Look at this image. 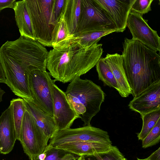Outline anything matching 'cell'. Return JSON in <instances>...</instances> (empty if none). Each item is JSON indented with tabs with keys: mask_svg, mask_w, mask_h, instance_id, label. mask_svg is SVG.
Listing matches in <instances>:
<instances>
[{
	"mask_svg": "<svg viewBox=\"0 0 160 160\" xmlns=\"http://www.w3.org/2000/svg\"><path fill=\"white\" fill-rule=\"evenodd\" d=\"M137 160H150L149 159H148V158H146L143 159H139V158H137Z\"/></svg>",
	"mask_w": 160,
	"mask_h": 160,
	"instance_id": "36",
	"label": "cell"
},
{
	"mask_svg": "<svg viewBox=\"0 0 160 160\" xmlns=\"http://www.w3.org/2000/svg\"><path fill=\"white\" fill-rule=\"evenodd\" d=\"M112 146V144L98 142H79L63 143L49 148H56L80 156L94 157L97 154L108 152Z\"/></svg>",
	"mask_w": 160,
	"mask_h": 160,
	"instance_id": "14",
	"label": "cell"
},
{
	"mask_svg": "<svg viewBox=\"0 0 160 160\" xmlns=\"http://www.w3.org/2000/svg\"><path fill=\"white\" fill-rule=\"evenodd\" d=\"M9 106L17 140L19 141L23 116L26 109L24 101L20 98L13 99L10 101Z\"/></svg>",
	"mask_w": 160,
	"mask_h": 160,
	"instance_id": "21",
	"label": "cell"
},
{
	"mask_svg": "<svg viewBox=\"0 0 160 160\" xmlns=\"http://www.w3.org/2000/svg\"><path fill=\"white\" fill-rule=\"evenodd\" d=\"M123 65L133 98L160 80V56L139 41L125 38Z\"/></svg>",
	"mask_w": 160,
	"mask_h": 160,
	"instance_id": "2",
	"label": "cell"
},
{
	"mask_svg": "<svg viewBox=\"0 0 160 160\" xmlns=\"http://www.w3.org/2000/svg\"><path fill=\"white\" fill-rule=\"evenodd\" d=\"M76 160H86L84 156H80Z\"/></svg>",
	"mask_w": 160,
	"mask_h": 160,
	"instance_id": "35",
	"label": "cell"
},
{
	"mask_svg": "<svg viewBox=\"0 0 160 160\" xmlns=\"http://www.w3.org/2000/svg\"><path fill=\"white\" fill-rule=\"evenodd\" d=\"M160 140V118L154 128L142 141V147L146 148L158 144Z\"/></svg>",
	"mask_w": 160,
	"mask_h": 160,
	"instance_id": "25",
	"label": "cell"
},
{
	"mask_svg": "<svg viewBox=\"0 0 160 160\" xmlns=\"http://www.w3.org/2000/svg\"><path fill=\"white\" fill-rule=\"evenodd\" d=\"M142 126L141 132L138 134L139 140H142L152 130L160 118V108L141 115Z\"/></svg>",
	"mask_w": 160,
	"mask_h": 160,
	"instance_id": "24",
	"label": "cell"
},
{
	"mask_svg": "<svg viewBox=\"0 0 160 160\" xmlns=\"http://www.w3.org/2000/svg\"><path fill=\"white\" fill-rule=\"evenodd\" d=\"M76 158L72 153H68L65 154L61 160H76Z\"/></svg>",
	"mask_w": 160,
	"mask_h": 160,
	"instance_id": "33",
	"label": "cell"
},
{
	"mask_svg": "<svg viewBox=\"0 0 160 160\" xmlns=\"http://www.w3.org/2000/svg\"><path fill=\"white\" fill-rule=\"evenodd\" d=\"M17 140L10 106L0 116V153L7 154L13 149Z\"/></svg>",
	"mask_w": 160,
	"mask_h": 160,
	"instance_id": "15",
	"label": "cell"
},
{
	"mask_svg": "<svg viewBox=\"0 0 160 160\" xmlns=\"http://www.w3.org/2000/svg\"><path fill=\"white\" fill-rule=\"evenodd\" d=\"M66 0H53L49 24L54 26L60 18Z\"/></svg>",
	"mask_w": 160,
	"mask_h": 160,
	"instance_id": "28",
	"label": "cell"
},
{
	"mask_svg": "<svg viewBox=\"0 0 160 160\" xmlns=\"http://www.w3.org/2000/svg\"><path fill=\"white\" fill-rule=\"evenodd\" d=\"M102 46L97 43L84 47L70 42L53 48L48 52L46 68L55 82H70L96 65L103 52Z\"/></svg>",
	"mask_w": 160,
	"mask_h": 160,
	"instance_id": "1",
	"label": "cell"
},
{
	"mask_svg": "<svg viewBox=\"0 0 160 160\" xmlns=\"http://www.w3.org/2000/svg\"><path fill=\"white\" fill-rule=\"evenodd\" d=\"M153 0H136L131 11L142 15L151 10V4Z\"/></svg>",
	"mask_w": 160,
	"mask_h": 160,
	"instance_id": "29",
	"label": "cell"
},
{
	"mask_svg": "<svg viewBox=\"0 0 160 160\" xmlns=\"http://www.w3.org/2000/svg\"><path fill=\"white\" fill-rule=\"evenodd\" d=\"M17 1L16 0H0V12L7 8L13 9Z\"/></svg>",
	"mask_w": 160,
	"mask_h": 160,
	"instance_id": "30",
	"label": "cell"
},
{
	"mask_svg": "<svg viewBox=\"0 0 160 160\" xmlns=\"http://www.w3.org/2000/svg\"><path fill=\"white\" fill-rule=\"evenodd\" d=\"M142 15L131 11L128 19L127 26L132 36L156 52L160 51V37L157 31L152 29Z\"/></svg>",
	"mask_w": 160,
	"mask_h": 160,
	"instance_id": "10",
	"label": "cell"
},
{
	"mask_svg": "<svg viewBox=\"0 0 160 160\" xmlns=\"http://www.w3.org/2000/svg\"><path fill=\"white\" fill-rule=\"evenodd\" d=\"M25 0L36 40L45 47H51L54 26L49 22L53 0Z\"/></svg>",
	"mask_w": 160,
	"mask_h": 160,
	"instance_id": "4",
	"label": "cell"
},
{
	"mask_svg": "<svg viewBox=\"0 0 160 160\" xmlns=\"http://www.w3.org/2000/svg\"><path fill=\"white\" fill-rule=\"evenodd\" d=\"M112 30L116 31L115 25L95 0H81L80 18L73 37L91 32Z\"/></svg>",
	"mask_w": 160,
	"mask_h": 160,
	"instance_id": "5",
	"label": "cell"
},
{
	"mask_svg": "<svg viewBox=\"0 0 160 160\" xmlns=\"http://www.w3.org/2000/svg\"><path fill=\"white\" fill-rule=\"evenodd\" d=\"M5 93V92L0 88V102L2 101V96Z\"/></svg>",
	"mask_w": 160,
	"mask_h": 160,
	"instance_id": "34",
	"label": "cell"
},
{
	"mask_svg": "<svg viewBox=\"0 0 160 160\" xmlns=\"http://www.w3.org/2000/svg\"><path fill=\"white\" fill-rule=\"evenodd\" d=\"M62 150L53 148L45 149L32 160H61L65 154Z\"/></svg>",
	"mask_w": 160,
	"mask_h": 160,
	"instance_id": "26",
	"label": "cell"
},
{
	"mask_svg": "<svg viewBox=\"0 0 160 160\" xmlns=\"http://www.w3.org/2000/svg\"><path fill=\"white\" fill-rule=\"evenodd\" d=\"M53 93V117L58 131L70 128L75 120L80 117L70 104L65 92L55 83Z\"/></svg>",
	"mask_w": 160,
	"mask_h": 160,
	"instance_id": "11",
	"label": "cell"
},
{
	"mask_svg": "<svg viewBox=\"0 0 160 160\" xmlns=\"http://www.w3.org/2000/svg\"><path fill=\"white\" fill-rule=\"evenodd\" d=\"M107 12L115 25L116 32H123L136 0H95Z\"/></svg>",
	"mask_w": 160,
	"mask_h": 160,
	"instance_id": "12",
	"label": "cell"
},
{
	"mask_svg": "<svg viewBox=\"0 0 160 160\" xmlns=\"http://www.w3.org/2000/svg\"><path fill=\"white\" fill-rule=\"evenodd\" d=\"M0 83L6 84V79L0 61Z\"/></svg>",
	"mask_w": 160,
	"mask_h": 160,
	"instance_id": "32",
	"label": "cell"
},
{
	"mask_svg": "<svg viewBox=\"0 0 160 160\" xmlns=\"http://www.w3.org/2000/svg\"><path fill=\"white\" fill-rule=\"evenodd\" d=\"M81 12V0H66L62 13L69 33L72 37L78 25Z\"/></svg>",
	"mask_w": 160,
	"mask_h": 160,
	"instance_id": "19",
	"label": "cell"
},
{
	"mask_svg": "<svg viewBox=\"0 0 160 160\" xmlns=\"http://www.w3.org/2000/svg\"><path fill=\"white\" fill-rule=\"evenodd\" d=\"M96 65L99 79L103 82L104 86L114 88L118 92L119 89L116 79L104 58H101Z\"/></svg>",
	"mask_w": 160,
	"mask_h": 160,
	"instance_id": "23",
	"label": "cell"
},
{
	"mask_svg": "<svg viewBox=\"0 0 160 160\" xmlns=\"http://www.w3.org/2000/svg\"><path fill=\"white\" fill-rule=\"evenodd\" d=\"M29 85L33 102L39 108L53 116V86L55 83L49 72L38 69L31 71Z\"/></svg>",
	"mask_w": 160,
	"mask_h": 160,
	"instance_id": "7",
	"label": "cell"
},
{
	"mask_svg": "<svg viewBox=\"0 0 160 160\" xmlns=\"http://www.w3.org/2000/svg\"><path fill=\"white\" fill-rule=\"evenodd\" d=\"M79 142L112 144L108 132L90 125L58 131L50 139L49 143L45 148L64 143Z\"/></svg>",
	"mask_w": 160,
	"mask_h": 160,
	"instance_id": "8",
	"label": "cell"
},
{
	"mask_svg": "<svg viewBox=\"0 0 160 160\" xmlns=\"http://www.w3.org/2000/svg\"><path fill=\"white\" fill-rule=\"evenodd\" d=\"M13 9L21 36L36 40L25 0L17 1Z\"/></svg>",
	"mask_w": 160,
	"mask_h": 160,
	"instance_id": "18",
	"label": "cell"
},
{
	"mask_svg": "<svg viewBox=\"0 0 160 160\" xmlns=\"http://www.w3.org/2000/svg\"><path fill=\"white\" fill-rule=\"evenodd\" d=\"M72 37L69 33L62 12L58 21L54 26L52 32L51 47L54 48L69 43Z\"/></svg>",
	"mask_w": 160,
	"mask_h": 160,
	"instance_id": "20",
	"label": "cell"
},
{
	"mask_svg": "<svg viewBox=\"0 0 160 160\" xmlns=\"http://www.w3.org/2000/svg\"><path fill=\"white\" fill-rule=\"evenodd\" d=\"M103 58L116 79L119 94L122 97H128L132 94V92L123 67L122 55L118 53L107 54Z\"/></svg>",
	"mask_w": 160,
	"mask_h": 160,
	"instance_id": "16",
	"label": "cell"
},
{
	"mask_svg": "<svg viewBox=\"0 0 160 160\" xmlns=\"http://www.w3.org/2000/svg\"><path fill=\"white\" fill-rule=\"evenodd\" d=\"M116 32V30H112L86 33L72 37L69 43L76 42L83 47H89L97 43L102 37Z\"/></svg>",
	"mask_w": 160,
	"mask_h": 160,
	"instance_id": "22",
	"label": "cell"
},
{
	"mask_svg": "<svg viewBox=\"0 0 160 160\" xmlns=\"http://www.w3.org/2000/svg\"><path fill=\"white\" fill-rule=\"evenodd\" d=\"M0 61L6 78V84L17 96L25 100L32 101L28 80L29 73L32 70L1 52Z\"/></svg>",
	"mask_w": 160,
	"mask_h": 160,
	"instance_id": "6",
	"label": "cell"
},
{
	"mask_svg": "<svg viewBox=\"0 0 160 160\" xmlns=\"http://www.w3.org/2000/svg\"><path fill=\"white\" fill-rule=\"evenodd\" d=\"M147 158L150 160H160V147Z\"/></svg>",
	"mask_w": 160,
	"mask_h": 160,
	"instance_id": "31",
	"label": "cell"
},
{
	"mask_svg": "<svg viewBox=\"0 0 160 160\" xmlns=\"http://www.w3.org/2000/svg\"><path fill=\"white\" fill-rule=\"evenodd\" d=\"M98 160H127L116 146H112L108 152L96 155Z\"/></svg>",
	"mask_w": 160,
	"mask_h": 160,
	"instance_id": "27",
	"label": "cell"
},
{
	"mask_svg": "<svg viewBox=\"0 0 160 160\" xmlns=\"http://www.w3.org/2000/svg\"><path fill=\"white\" fill-rule=\"evenodd\" d=\"M128 106L141 115L160 108V80L154 82L131 101Z\"/></svg>",
	"mask_w": 160,
	"mask_h": 160,
	"instance_id": "13",
	"label": "cell"
},
{
	"mask_svg": "<svg viewBox=\"0 0 160 160\" xmlns=\"http://www.w3.org/2000/svg\"><path fill=\"white\" fill-rule=\"evenodd\" d=\"M24 101L26 109L32 117L36 124L47 138H51L58 131L53 117L42 111L32 101Z\"/></svg>",
	"mask_w": 160,
	"mask_h": 160,
	"instance_id": "17",
	"label": "cell"
},
{
	"mask_svg": "<svg viewBox=\"0 0 160 160\" xmlns=\"http://www.w3.org/2000/svg\"><path fill=\"white\" fill-rule=\"evenodd\" d=\"M49 140L36 124L27 109L24 113L19 140L24 151L31 160L43 152Z\"/></svg>",
	"mask_w": 160,
	"mask_h": 160,
	"instance_id": "9",
	"label": "cell"
},
{
	"mask_svg": "<svg viewBox=\"0 0 160 160\" xmlns=\"http://www.w3.org/2000/svg\"><path fill=\"white\" fill-rule=\"evenodd\" d=\"M65 92L84 126L90 125L92 119L100 111L105 100V94L101 87L90 80L79 77L70 82Z\"/></svg>",
	"mask_w": 160,
	"mask_h": 160,
	"instance_id": "3",
	"label": "cell"
}]
</instances>
